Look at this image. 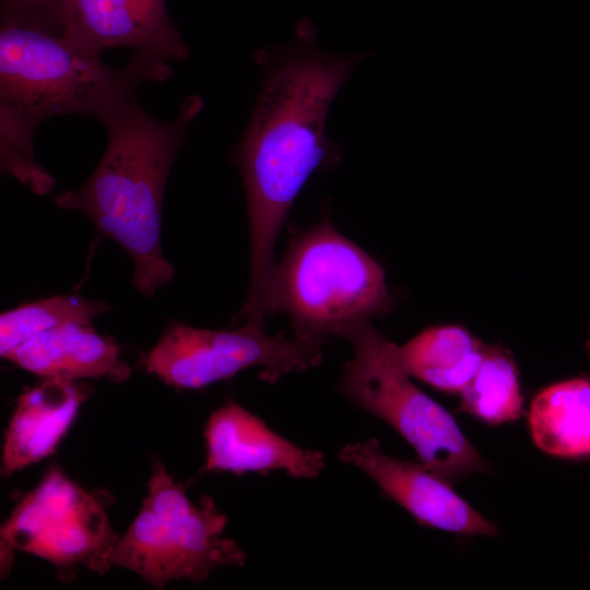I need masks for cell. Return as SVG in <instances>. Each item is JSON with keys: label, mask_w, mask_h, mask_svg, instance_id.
<instances>
[{"label": "cell", "mask_w": 590, "mask_h": 590, "mask_svg": "<svg viewBox=\"0 0 590 590\" xmlns=\"http://www.w3.org/2000/svg\"><path fill=\"white\" fill-rule=\"evenodd\" d=\"M310 22L294 42L259 52L264 75L256 105L232 151L240 174L249 224V285L243 308L258 312L274 267L273 251L284 221L309 177L339 161L326 137L331 103L365 55L320 50Z\"/></svg>", "instance_id": "obj_1"}, {"label": "cell", "mask_w": 590, "mask_h": 590, "mask_svg": "<svg viewBox=\"0 0 590 590\" xmlns=\"http://www.w3.org/2000/svg\"><path fill=\"white\" fill-rule=\"evenodd\" d=\"M138 87H122L109 98L97 118L107 132L97 167L80 188L59 192L55 203L83 213L99 238L118 244L133 261L134 287L151 297L175 275L161 246L164 192L203 101L190 95L175 119L161 120L141 105Z\"/></svg>", "instance_id": "obj_2"}, {"label": "cell", "mask_w": 590, "mask_h": 590, "mask_svg": "<svg viewBox=\"0 0 590 590\" xmlns=\"http://www.w3.org/2000/svg\"><path fill=\"white\" fill-rule=\"evenodd\" d=\"M168 61L133 50L127 63L113 67L62 35L37 27L0 23V166L35 194L56 186L35 160L34 135L42 122L63 115L98 118L120 88L172 76Z\"/></svg>", "instance_id": "obj_3"}, {"label": "cell", "mask_w": 590, "mask_h": 590, "mask_svg": "<svg viewBox=\"0 0 590 590\" xmlns=\"http://www.w3.org/2000/svg\"><path fill=\"white\" fill-rule=\"evenodd\" d=\"M390 305L382 267L324 217L292 236L271 272L263 312L285 314L295 337L327 341Z\"/></svg>", "instance_id": "obj_4"}, {"label": "cell", "mask_w": 590, "mask_h": 590, "mask_svg": "<svg viewBox=\"0 0 590 590\" xmlns=\"http://www.w3.org/2000/svg\"><path fill=\"white\" fill-rule=\"evenodd\" d=\"M226 516L212 497L193 504L165 468L155 462L148 496L127 532L91 567L129 569L155 588L170 580H205L220 567H241L246 553L223 538Z\"/></svg>", "instance_id": "obj_5"}, {"label": "cell", "mask_w": 590, "mask_h": 590, "mask_svg": "<svg viewBox=\"0 0 590 590\" xmlns=\"http://www.w3.org/2000/svg\"><path fill=\"white\" fill-rule=\"evenodd\" d=\"M344 339L353 346V357L343 367L339 390L355 408L388 423L421 463L449 482L488 470L453 416L410 380L399 345L370 322Z\"/></svg>", "instance_id": "obj_6"}, {"label": "cell", "mask_w": 590, "mask_h": 590, "mask_svg": "<svg viewBox=\"0 0 590 590\" xmlns=\"http://www.w3.org/2000/svg\"><path fill=\"white\" fill-rule=\"evenodd\" d=\"M324 342L270 335L251 323L220 330L175 324L146 355L144 367L164 384L184 389H201L251 367H261L260 379L273 384L320 365Z\"/></svg>", "instance_id": "obj_7"}, {"label": "cell", "mask_w": 590, "mask_h": 590, "mask_svg": "<svg viewBox=\"0 0 590 590\" xmlns=\"http://www.w3.org/2000/svg\"><path fill=\"white\" fill-rule=\"evenodd\" d=\"M118 539L99 499L52 469L1 527V575L10 569L15 551L59 567L81 563L91 569Z\"/></svg>", "instance_id": "obj_8"}, {"label": "cell", "mask_w": 590, "mask_h": 590, "mask_svg": "<svg viewBox=\"0 0 590 590\" xmlns=\"http://www.w3.org/2000/svg\"><path fill=\"white\" fill-rule=\"evenodd\" d=\"M339 459L368 475L423 526L465 535L498 534V528L459 496L448 480L420 461L388 456L375 438L345 445Z\"/></svg>", "instance_id": "obj_9"}, {"label": "cell", "mask_w": 590, "mask_h": 590, "mask_svg": "<svg viewBox=\"0 0 590 590\" xmlns=\"http://www.w3.org/2000/svg\"><path fill=\"white\" fill-rule=\"evenodd\" d=\"M62 36L97 56L113 48H131L166 61L189 57L165 0H63Z\"/></svg>", "instance_id": "obj_10"}, {"label": "cell", "mask_w": 590, "mask_h": 590, "mask_svg": "<svg viewBox=\"0 0 590 590\" xmlns=\"http://www.w3.org/2000/svg\"><path fill=\"white\" fill-rule=\"evenodd\" d=\"M204 439V470L208 472L268 474L283 471L292 477L311 479L326 467L321 451L291 442L234 401L210 415Z\"/></svg>", "instance_id": "obj_11"}, {"label": "cell", "mask_w": 590, "mask_h": 590, "mask_svg": "<svg viewBox=\"0 0 590 590\" xmlns=\"http://www.w3.org/2000/svg\"><path fill=\"white\" fill-rule=\"evenodd\" d=\"M90 393L78 380L56 377L23 392L5 432L2 473L52 455Z\"/></svg>", "instance_id": "obj_12"}, {"label": "cell", "mask_w": 590, "mask_h": 590, "mask_svg": "<svg viewBox=\"0 0 590 590\" xmlns=\"http://www.w3.org/2000/svg\"><path fill=\"white\" fill-rule=\"evenodd\" d=\"M4 358L45 378H96L122 382L131 376L115 340L98 334L91 323H68L42 332Z\"/></svg>", "instance_id": "obj_13"}, {"label": "cell", "mask_w": 590, "mask_h": 590, "mask_svg": "<svg viewBox=\"0 0 590 590\" xmlns=\"http://www.w3.org/2000/svg\"><path fill=\"white\" fill-rule=\"evenodd\" d=\"M488 346L460 326L430 327L399 345L406 373L448 392L460 393L481 365Z\"/></svg>", "instance_id": "obj_14"}, {"label": "cell", "mask_w": 590, "mask_h": 590, "mask_svg": "<svg viewBox=\"0 0 590 590\" xmlns=\"http://www.w3.org/2000/svg\"><path fill=\"white\" fill-rule=\"evenodd\" d=\"M529 427L536 447L551 456H590V379L574 378L543 389L531 403Z\"/></svg>", "instance_id": "obj_15"}, {"label": "cell", "mask_w": 590, "mask_h": 590, "mask_svg": "<svg viewBox=\"0 0 590 590\" xmlns=\"http://www.w3.org/2000/svg\"><path fill=\"white\" fill-rule=\"evenodd\" d=\"M460 396L461 409L486 423L497 425L518 420L522 415L523 398L512 356L499 346L488 347Z\"/></svg>", "instance_id": "obj_16"}, {"label": "cell", "mask_w": 590, "mask_h": 590, "mask_svg": "<svg viewBox=\"0 0 590 590\" xmlns=\"http://www.w3.org/2000/svg\"><path fill=\"white\" fill-rule=\"evenodd\" d=\"M103 300H91L79 295H54L22 304L0 315V355L33 337L68 323H91L98 315L110 311Z\"/></svg>", "instance_id": "obj_17"}, {"label": "cell", "mask_w": 590, "mask_h": 590, "mask_svg": "<svg viewBox=\"0 0 590 590\" xmlns=\"http://www.w3.org/2000/svg\"><path fill=\"white\" fill-rule=\"evenodd\" d=\"M63 0H0V21L62 35Z\"/></svg>", "instance_id": "obj_18"}, {"label": "cell", "mask_w": 590, "mask_h": 590, "mask_svg": "<svg viewBox=\"0 0 590 590\" xmlns=\"http://www.w3.org/2000/svg\"><path fill=\"white\" fill-rule=\"evenodd\" d=\"M586 350H587V353L589 354L590 356V339L587 341L586 343Z\"/></svg>", "instance_id": "obj_19"}]
</instances>
